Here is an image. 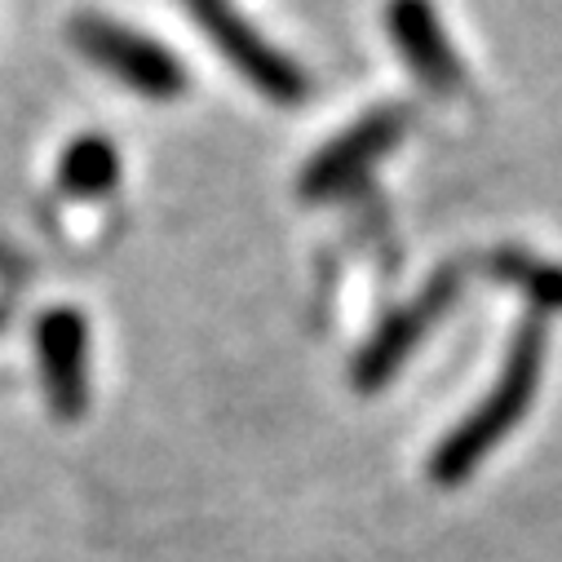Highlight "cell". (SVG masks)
<instances>
[{"instance_id": "6da1fadb", "label": "cell", "mask_w": 562, "mask_h": 562, "mask_svg": "<svg viewBox=\"0 0 562 562\" xmlns=\"http://www.w3.org/2000/svg\"><path fill=\"white\" fill-rule=\"evenodd\" d=\"M540 363H544V328H540L536 319H527V324L518 328V337L509 341L505 368H501L496 385L487 390V398L435 448V457H430V479H435L439 487L465 483V479L479 470V461L527 416L531 394H536V385H540Z\"/></svg>"}, {"instance_id": "7a4b0ae2", "label": "cell", "mask_w": 562, "mask_h": 562, "mask_svg": "<svg viewBox=\"0 0 562 562\" xmlns=\"http://www.w3.org/2000/svg\"><path fill=\"white\" fill-rule=\"evenodd\" d=\"M71 45L98 63L106 76H115L124 89L143 93L151 102H169L178 93H187V67L178 63L173 49H165L156 36L137 32L111 14H76L71 19Z\"/></svg>"}, {"instance_id": "3957f363", "label": "cell", "mask_w": 562, "mask_h": 562, "mask_svg": "<svg viewBox=\"0 0 562 562\" xmlns=\"http://www.w3.org/2000/svg\"><path fill=\"white\" fill-rule=\"evenodd\" d=\"M191 14L213 49L270 102H302L311 93V76L289 54H279L248 19H239L226 0H191Z\"/></svg>"}, {"instance_id": "277c9868", "label": "cell", "mask_w": 562, "mask_h": 562, "mask_svg": "<svg viewBox=\"0 0 562 562\" xmlns=\"http://www.w3.org/2000/svg\"><path fill=\"white\" fill-rule=\"evenodd\" d=\"M407 133V106H376L350 128H341L328 147H319L302 169V195L306 200H333L350 191L381 156L398 147Z\"/></svg>"}, {"instance_id": "5b68a950", "label": "cell", "mask_w": 562, "mask_h": 562, "mask_svg": "<svg viewBox=\"0 0 562 562\" xmlns=\"http://www.w3.org/2000/svg\"><path fill=\"white\" fill-rule=\"evenodd\" d=\"M36 355L49 390V407L63 420L89 407V324L76 306H54L36 319Z\"/></svg>"}, {"instance_id": "8992f818", "label": "cell", "mask_w": 562, "mask_h": 562, "mask_svg": "<svg viewBox=\"0 0 562 562\" xmlns=\"http://www.w3.org/2000/svg\"><path fill=\"white\" fill-rule=\"evenodd\" d=\"M385 32L407 71L430 93H452L465 80V67L448 41L435 0H385Z\"/></svg>"}, {"instance_id": "52a82bcc", "label": "cell", "mask_w": 562, "mask_h": 562, "mask_svg": "<svg viewBox=\"0 0 562 562\" xmlns=\"http://www.w3.org/2000/svg\"><path fill=\"white\" fill-rule=\"evenodd\" d=\"M452 297H457V274L443 270L426 293L412 297L403 311H394V315L372 333V341L359 350V359H355V385H359V390H381V385L403 368V359L416 350V341L435 328V319L452 306Z\"/></svg>"}, {"instance_id": "ba28073f", "label": "cell", "mask_w": 562, "mask_h": 562, "mask_svg": "<svg viewBox=\"0 0 562 562\" xmlns=\"http://www.w3.org/2000/svg\"><path fill=\"white\" fill-rule=\"evenodd\" d=\"M58 187L76 200H102L120 187V151L102 133H80L58 156Z\"/></svg>"}, {"instance_id": "9c48e42d", "label": "cell", "mask_w": 562, "mask_h": 562, "mask_svg": "<svg viewBox=\"0 0 562 562\" xmlns=\"http://www.w3.org/2000/svg\"><path fill=\"white\" fill-rule=\"evenodd\" d=\"M522 284H527V293L540 302V306H562V270H527L522 274Z\"/></svg>"}, {"instance_id": "30bf717a", "label": "cell", "mask_w": 562, "mask_h": 562, "mask_svg": "<svg viewBox=\"0 0 562 562\" xmlns=\"http://www.w3.org/2000/svg\"><path fill=\"white\" fill-rule=\"evenodd\" d=\"M187 5H191V0H187Z\"/></svg>"}]
</instances>
